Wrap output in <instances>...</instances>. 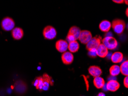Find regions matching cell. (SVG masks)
Instances as JSON below:
<instances>
[{"mask_svg":"<svg viewBox=\"0 0 128 96\" xmlns=\"http://www.w3.org/2000/svg\"><path fill=\"white\" fill-rule=\"evenodd\" d=\"M24 31L21 28L15 27L12 30V36L14 40H20L23 37Z\"/></svg>","mask_w":128,"mask_h":96,"instance_id":"12","label":"cell"},{"mask_svg":"<svg viewBox=\"0 0 128 96\" xmlns=\"http://www.w3.org/2000/svg\"><path fill=\"white\" fill-rule=\"evenodd\" d=\"M79 48H80V45L79 43L77 41V40H74L71 42H69L68 44V50L72 53H75L78 52Z\"/></svg>","mask_w":128,"mask_h":96,"instance_id":"17","label":"cell"},{"mask_svg":"<svg viewBox=\"0 0 128 96\" xmlns=\"http://www.w3.org/2000/svg\"><path fill=\"white\" fill-rule=\"evenodd\" d=\"M124 55L121 52H115L111 56V61L114 63H119L123 61Z\"/></svg>","mask_w":128,"mask_h":96,"instance_id":"15","label":"cell"},{"mask_svg":"<svg viewBox=\"0 0 128 96\" xmlns=\"http://www.w3.org/2000/svg\"><path fill=\"white\" fill-rule=\"evenodd\" d=\"M121 73L125 76H128V60L124 61L120 66Z\"/></svg>","mask_w":128,"mask_h":96,"instance_id":"20","label":"cell"},{"mask_svg":"<svg viewBox=\"0 0 128 96\" xmlns=\"http://www.w3.org/2000/svg\"><path fill=\"white\" fill-rule=\"evenodd\" d=\"M74 40H77L76 39H75V37L73 36V35H72L70 34H69V33H68V35L66 36V41L68 42H71V41H74Z\"/></svg>","mask_w":128,"mask_h":96,"instance_id":"21","label":"cell"},{"mask_svg":"<svg viewBox=\"0 0 128 96\" xmlns=\"http://www.w3.org/2000/svg\"><path fill=\"white\" fill-rule=\"evenodd\" d=\"M126 28H127V29H128V25H126Z\"/></svg>","mask_w":128,"mask_h":96,"instance_id":"27","label":"cell"},{"mask_svg":"<svg viewBox=\"0 0 128 96\" xmlns=\"http://www.w3.org/2000/svg\"><path fill=\"white\" fill-rule=\"evenodd\" d=\"M124 85L125 88H128V76H125L124 79Z\"/></svg>","mask_w":128,"mask_h":96,"instance_id":"22","label":"cell"},{"mask_svg":"<svg viewBox=\"0 0 128 96\" xmlns=\"http://www.w3.org/2000/svg\"><path fill=\"white\" fill-rule=\"evenodd\" d=\"M68 42L66 40L60 39L56 43V48L58 52L63 53L68 50Z\"/></svg>","mask_w":128,"mask_h":96,"instance_id":"8","label":"cell"},{"mask_svg":"<svg viewBox=\"0 0 128 96\" xmlns=\"http://www.w3.org/2000/svg\"><path fill=\"white\" fill-rule=\"evenodd\" d=\"M120 84L115 80H109L106 84V89L108 91L115 92L120 89Z\"/></svg>","mask_w":128,"mask_h":96,"instance_id":"10","label":"cell"},{"mask_svg":"<svg viewBox=\"0 0 128 96\" xmlns=\"http://www.w3.org/2000/svg\"><path fill=\"white\" fill-rule=\"evenodd\" d=\"M99 27L102 32L105 33L108 32L112 28V23L108 20H103L100 22Z\"/></svg>","mask_w":128,"mask_h":96,"instance_id":"14","label":"cell"},{"mask_svg":"<svg viewBox=\"0 0 128 96\" xmlns=\"http://www.w3.org/2000/svg\"><path fill=\"white\" fill-rule=\"evenodd\" d=\"M94 84L95 88L97 89H102L105 85V81L102 77L100 76L94 77Z\"/></svg>","mask_w":128,"mask_h":96,"instance_id":"16","label":"cell"},{"mask_svg":"<svg viewBox=\"0 0 128 96\" xmlns=\"http://www.w3.org/2000/svg\"><path fill=\"white\" fill-rule=\"evenodd\" d=\"M112 27L116 34L120 35L124 32L126 28V24L124 20L117 18L112 21Z\"/></svg>","mask_w":128,"mask_h":96,"instance_id":"2","label":"cell"},{"mask_svg":"<svg viewBox=\"0 0 128 96\" xmlns=\"http://www.w3.org/2000/svg\"><path fill=\"white\" fill-rule=\"evenodd\" d=\"M88 73L93 77L101 76L102 74V70L100 67L98 66H91L88 69Z\"/></svg>","mask_w":128,"mask_h":96,"instance_id":"13","label":"cell"},{"mask_svg":"<svg viewBox=\"0 0 128 96\" xmlns=\"http://www.w3.org/2000/svg\"><path fill=\"white\" fill-rule=\"evenodd\" d=\"M33 85L38 90H48L50 85H53L54 82L52 77L44 73L42 76L37 77L34 81Z\"/></svg>","mask_w":128,"mask_h":96,"instance_id":"1","label":"cell"},{"mask_svg":"<svg viewBox=\"0 0 128 96\" xmlns=\"http://www.w3.org/2000/svg\"><path fill=\"white\" fill-rule=\"evenodd\" d=\"M92 37V35L91 32L88 30H82L81 31L78 40L82 44H86Z\"/></svg>","mask_w":128,"mask_h":96,"instance_id":"7","label":"cell"},{"mask_svg":"<svg viewBox=\"0 0 128 96\" xmlns=\"http://www.w3.org/2000/svg\"><path fill=\"white\" fill-rule=\"evenodd\" d=\"M15 26V22L12 18L6 17L4 18L1 21V27L5 31H10L14 29Z\"/></svg>","mask_w":128,"mask_h":96,"instance_id":"6","label":"cell"},{"mask_svg":"<svg viewBox=\"0 0 128 96\" xmlns=\"http://www.w3.org/2000/svg\"><path fill=\"white\" fill-rule=\"evenodd\" d=\"M124 3H125L126 4L128 5V0H124Z\"/></svg>","mask_w":128,"mask_h":96,"instance_id":"25","label":"cell"},{"mask_svg":"<svg viewBox=\"0 0 128 96\" xmlns=\"http://www.w3.org/2000/svg\"><path fill=\"white\" fill-rule=\"evenodd\" d=\"M109 73H110L111 76L112 77H116L118 76L121 73L120 66L116 65H112L109 69Z\"/></svg>","mask_w":128,"mask_h":96,"instance_id":"19","label":"cell"},{"mask_svg":"<svg viewBox=\"0 0 128 96\" xmlns=\"http://www.w3.org/2000/svg\"><path fill=\"white\" fill-rule=\"evenodd\" d=\"M102 37L99 36L92 37V39L86 44V49L88 51L96 50L101 43Z\"/></svg>","mask_w":128,"mask_h":96,"instance_id":"5","label":"cell"},{"mask_svg":"<svg viewBox=\"0 0 128 96\" xmlns=\"http://www.w3.org/2000/svg\"><path fill=\"white\" fill-rule=\"evenodd\" d=\"M61 60L64 65H69L73 63L74 61V56L71 52L65 51L61 55Z\"/></svg>","mask_w":128,"mask_h":96,"instance_id":"9","label":"cell"},{"mask_svg":"<svg viewBox=\"0 0 128 96\" xmlns=\"http://www.w3.org/2000/svg\"><path fill=\"white\" fill-rule=\"evenodd\" d=\"M98 96H105V95H104V93H99V94H98Z\"/></svg>","mask_w":128,"mask_h":96,"instance_id":"26","label":"cell"},{"mask_svg":"<svg viewBox=\"0 0 128 96\" xmlns=\"http://www.w3.org/2000/svg\"><path fill=\"white\" fill-rule=\"evenodd\" d=\"M96 53L97 56L102 58H104L108 55V50L106 48L103 43H100L96 50Z\"/></svg>","mask_w":128,"mask_h":96,"instance_id":"11","label":"cell"},{"mask_svg":"<svg viewBox=\"0 0 128 96\" xmlns=\"http://www.w3.org/2000/svg\"><path fill=\"white\" fill-rule=\"evenodd\" d=\"M43 35L47 40H52L57 36V31L52 26L48 25L43 29Z\"/></svg>","mask_w":128,"mask_h":96,"instance_id":"4","label":"cell"},{"mask_svg":"<svg viewBox=\"0 0 128 96\" xmlns=\"http://www.w3.org/2000/svg\"><path fill=\"white\" fill-rule=\"evenodd\" d=\"M102 41L106 48L110 50L116 49L118 45L117 40L112 36H107L102 40Z\"/></svg>","mask_w":128,"mask_h":96,"instance_id":"3","label":"cell"},{"mask_svg":"<svg viewBox=\"0 0 128 96\" xmlns=\"http://www.w3.org/2000/svg\"><path fill=\"white\" fill-rule=\"evenodd\" d=\"M81 31H82V30H81L78 27H76V26H73V27H72L70 29H69L68 33L73 35L76 40H78V37L79 36H80Z\"/></svg>","mask_w":128,"mask_h":96,"instance_id":"18","label":"cell"},{"mask_svg":"<svg viewBox=\"0 0 128 96\" xmlns=\"http://www.w3.org/2000/svg\"><path fill=\"white\" fill-rule=\"evenodd\" d=\"M112 1L118 4H121L124 2V0H112Z\"/></svg>","mask_w":128,"mask_h":96,"instance_id":"23","label":"cell"},{"mask_svg":"<svg viewBox=\"0 0 128 96\" xmlns=\"http://www.w3.org/2000/svg\"><path fill=\"white\" fill-rule=\"evenodd\" d=\"M125 13H126V16L128 17V7L126 9V10Z\"/></svg>","mask_w":128,"mask_h":96,"instance_id":"24","label":"cell"}]
</instances>
